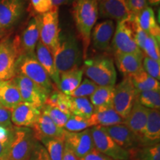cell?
Instances as JSON below:
<instances>
[{
	"mask_svg": "<svg viewBox=\"0 0 160 160\" xmlns=\"http://www.w3.org/2000/svg\"><path fill=\"white\" fill-rule=\"evenodd\" d=\"M22 102L19 90L13 78L0 82V104L4 108L11 111Z\"/></svg>",
	"mask_w": 160,
	"mask_h": 160,
	"instance_id": "603a6c76",
	"label": "cell"
},
{
	"mask_svg": "<svg viewBox=\"0 0 160 160\" xmlns=\"http://www.w3.org/2000/svg\"><path fill=\"white\" fill-rule=\"evenodd\" d=\"M13 80L19 90L23 102L29 103L41 109L51 91H48L23 76L16 75Z\"/></svg>",
	"mask_w": 160,
	"mask_h": 160,
	"instance_id": "8fae6325",
	"label": "cell"
},
{
	"mask_svg": "<svg viewBox=\"0 0 160 160\" xmlns=\"http://www.w3.org/2000/svg\"><path fill=\"white\" fill-rule=\"evenodd\" d=\"M98 88L97 84L93 82L89 79H85L81 82L77 88L71 94V97H83L87 98L93 93Z\"/></svg>",
	"mask_w": 160,
	"mask_h": 160,
	"instance_id": "f35d334b",
	"label": "cell"
},
{
	"mask_svg": "<svg viewBox=\"0 0 160 160\" xmlns=\"http://www.w3.org/2000/svg\"><path fill=\"white\" fill-rule=\"evenodd\" d=\"M160 112L159 110L148 109V119L143 134L144 145L159 143Z\"/></svg>",
	"mask_w": 160,
	"mask_h": 160,
	"instance_id": "d4e9b609",
	"label": "cell"
},
{
	"mask_svg": "<svg viewBox=\"0 0 160 160\" xmlns=\"http://www.w3.org/2000/svg\"><path fill=\"white\" fill-rule=\"evenodd\" d=\"M143 70L149 76L159 81L160 79V63L159 62L144 56L142 59Z\"/></svg>",
	"mask_w": 160,
	"mask_h": 160,
	"instance_id": "60d3db41",
	"label": "cell"
},
{
	"mask_svg": "<svg viewBox=\"0 0 160 160\" xmlns=\"http://www.w3.org/2000/svg\"><path fill=\"white\" fill-rule=\"evenodd\" d=\"M130 160H160L159 143L142 145L129 151Z\"/></svg>",
	"mask_w": 160,
	"mask_h": 160,
	"instance_id": "4dcf8cb0",
	"label": "cell"
},
{
	"mask_svg": "<svg viewBox=\"0 0 160 160\" xmlns=\"http://www.w3.org/2000/svg\"><path fill=\"white\" fill-rule=\"evenodd\" d=\"M40 113V108L22 102L11 110V122L16 127L31 128L37 121Z\"/></svg>",
	"mask_w": 160,
	"mask_h": 160,
	"instance_id": "e0dca14e",
	"label": "cell"
},
{
	"mask_svg": "<svg viewBox=\"0 0 160 160\" xmlns=\"http://www.w3.org/2000/svg\"><path fill=\"white\" fill-rule=\"evenodd\" d=\"M35 51V55L38 62L42 66L50 79L53 80L58 88L59 84V73L56 68L54 59L51 51L40 41L38 42Z\"/></svg>",
	"mask_w": 160,
	"mask_h": 160,
	"instance_id": "44dd1931",
	"label": "cell"
},
{
	"mask_svg": "<svg viewBox=\"0 0 160 160\" xmlns=\"http://www.w3.org/2000/svg\"><path fill=\"white\" fill-rule=\"evenodd\" d=\"M45 105L59 108L64 113L71 115L70 112L69 96L64 94L59 90L53 89L46 99Z\"/></svg>",
	"mask_w": 160,
	"mask_h": 160,
	"instance_id": "d6a6232c",
	"label": "cell"
},
{
	"mask_svg": "<svg viewBox=\"0 0 160 160\" xmlns=\"http://www.w3.org/2000/svg\"><path fill=\"white\" fill-rule=\"evenodd\" d=\"M146 2L150 7H157L160 4V0H146Z\"/></svg>",
	"mask_w": 160,
	"mask_h": 160,
	"instance_id": "681fc988",
	"label": "cell"
},
{
	"mask_svg": "<svg viewBox=\"0 0 160 160\" xmlns=\"http://www.w3.org/2000/svg\"><path fill=\"white\" fill-rule=\"evenodd\" d=\"M40 142L45 148L51 160H62L65 139L64 137H46Z\"/></svg>",
	"mask_w": 160,
	"mask_h": 160,
	"instance_id": "1f68e13d",
	"label": "cell"
},
{
	"mask_svg": "<svg viewBox=\"0 0 160 160\" xmlns=\"http://www.w3.org/2000/svg\"><path fill=\"white\" fill-rule=\"evenodd\" d=\"M135 15L118 22L114 34L112 39V48L113 53H134L144 57L142 51L139 49L134 38Z\"/></svg>",
	"mask_w": 160,
	"mask_h": 160,
	"instance_id": "277c9868",
	"label": "cell"
},
{
	"mask_svg": "<svg viewBox=\"0 0 160 160\" xmlns=\"http://www.w3.org/2000/svg\"><path fill=\"white\" fill-rule=\"evenodd\" d=\"M41 111L48 116V117L54 122L55 125H57L58 127L61 128H63L65 123L67 122L69 117H71V115L64 113L57 108L47 105H44L42 106Z\"/></svg>",
	"mask_w": 160,
	"mask_h": 160,
	"instance_id": "d590c367",
	"label": "cell"
},
{
	"mask_svg": "<svg viewBox=\"0 0 160 160\" xmlns=\"http://www.w3.org/2000/svg\"><path fill=\"white\" fill-rule=\"evenodd\" d=\"M115 29L113 20L107 19L97 24L92 30L91 36L93 47L99 51L108 50Z\"/></svg>",
	"mask_w": 160,
	"mask_h": 160,
	"instance_id": "ac0fdd59",
	"label": "cell"
},
{
	"mask_svg": "<svg viewBox=\"0 0 160 160\" xmlns=\"http://www.w3.org/2000/svg\"><path fill=\"white\" fill-rule=\"evenodd\" d=\"M91 128L88 119L71 114L63 128L69 132H79Z\"/></svg>",
	"mask_w": 160,
	"mask_h": 160,
	"instance_id": "8d00e7d4",
	"label": "cell"
},
{
	"mask_svg": "<svg viewBox=\"0 0 160 160\" xmlns=\"http://www.w3.org/2000/svg\"><path fill=\"white\" fill-rule=\"evenodd\" d=\"M16 75H21L49 91L54 89L51 79L34 54L20 56L16 62Z\"/></svg>",
	"mask_w": 160,
	"mask_h": 160,
	"instance_id": "5b68a950",
	"label": "cell"
},
{
	"mask_svg": "<svg viewBox=\"0 0 160 160\" xmlns=\"http://www.w3.org/2000/svg\"><path fill=\"white\" fill-rule=\"evenodd\" d=\"M36 139L40 142L46 137H64L65 130L58 127L45 113L41 111L37 121L31 128Z\"/></svg>",
	"mask_w": 160,
	"mask_h": 160,
	"instance_id": "ffe728a7",
	"label": "cell"
},
{
	"mask_svg": "<svg viewBox=\"0 0 160 160\" xmlns=\"http://www.w3.org/2000/svg\"><path fill=\"white\" fill-rule=\"evenodd\" d=\"M83 73L91 81L102 87H114L117 72L114 62L111 57L100 55L85 60Z\"/></svg>",
	"mask_w": 160,
	"mask_h": 160,
	"instance_id": "3957f363",
	"label": "cell"
},
{
	"mask_svg": "<svg viewBox=\"0 0 160 160\" xmlns=\"http://www.w3.org/2000/svg\"><path fill=\"white\" fill-rule=\"evenodd\" d=\"M114 55L117 68L125 77H130L143 70L144 57L125 53H116Z\"/></svg>",
	"mask_w": 160,
	"mask_h": 160,
	"instance_id": "7402d4cb",
	"label": "cell"
},
{
	"mask_svg": "<svg viewBox=\"0 0 160 160\" xmlns=\"http://www.w3.org/2000/svg\"><path fill=\"white\" fill-rule=\"evenodd\" d=\"M148 111V109L136 101L129 114L124 119L123 123L141 139L143 145V134L147 122Z\"/></svg>",
	"mask_w": 160,
	"mask_h": 160,
	"instance_id": "d6986e66",
	"label": "cell"
},
{
	"mask_svg": "<svg viewBox=\"0 0 160 160\" xmlns=\"http://www.w3.org/2000/svg\"><path fill=\"white\" fill-rule=\"evenodd\" d=\"M136 21L143 31L149 36L154 37L160 41V28L156 19L155 13L153 8L147 6L142 11L135 16Z\"/></svg>",
	"mask_w": 160,
	"mask_h": 160,
	"instance_id": "484cf974",
	"label": "cell"
},
{
	"mask_svg": "<svg viewBox=\"0 0 160 160\" xmlns=\"http://www.w3.org/2000/svg\"><path fill=\"white\" fill-rule=\"evenodd\" d=\"M14 125H0V159L7 160L13 136Z\"/></svg>",
	"mask_w": 160,
	"mask_h": 160,
	"instance_id": "e575fe53",
	"label": "cell"
},
{
	"mask_svg": "<svg viewBox=\"0 0 160 160\" xmlns=\"http://www.w3.org/2000/svg\"><path fill=\"white\" fill-rule=\"evenodd\" d=\"M100 17L120 22L133 14L130 11L128 0H98Z\"/></svg>",
	"mask_w": 160,
	"mask_h": 160,
	"instance_id": "5bb4252c",
	"label": "cell"
},
{
	"mask_svg": "<svg viewBox=\"0 0 160 160\" xmlns=\"http://www.w3.org/2000/svg\"><path fill=\"white\" fill-rule=\"evenodd\" d=\"M11 111L4 108L0 104V125L11 127L13 125L11 122Z\"/></svg>",
	"mask_w": 160,
	"mask_h": 160,
	"instance_id": "f6af8a7d",
	"label": "cell"
},
{
	"mask_svg": "<svg viewBox=\"0 0 160 160\" xmlns=\"http://www.w3.org/2000/svg\"><path fill=\"white\" fill-rule=\"evenodd\" d=\"M6 30H4L2 28H0V41L3 39L4 37L6 35Z\"/></svg>",
	"mask_w": 160,
	"mask_h": 160,
	"instance_id": "f907efd6",
	"label": "cell"
},
{
	"mask_svg": "<svg viewBox=\"0 0 160 160\" xmlns=\"http://www.w3.org/2000/svg\"><path fill=\"white\" fill-rule=\"evenodd\" d=\"M128 77L138 93L146 91L160 90L159 81L149 76L144 70Z\"/></svg>",
	"mask_w": 160,
	"mask_h": 160,
	"instance_id": "83f0119b",
	"label": "cell"
},
{
	"mask_svg": "<svg viewBox=\"0 0 160 160\" xmlns=\"http://www.w3.org/2000/svg\"><path fill=\"white\" fill-rule=\"evenodd\" d=\"M90 129L96 150L114 160H130L129 151L118 145L102 126H93Z\"/></svg>",
	"mask_w": 160,
	"mask_h": 160,
	"instance_id": "52a82bcc",
	"label": "cell"
},
{
	"mask_svg": "<svg viewBox=\"0 0 160 160\" xmlns=\"http://www.w3.org/2000/svg\"><path fill=\"white\" fill-rule=\"evenodd\" d=\"M39 41V17L34 16L30 20L21 35L12 40L19 56L34 54L36 46Z\"/></svg>",
	"mask_w": 160,
	"mask_h": 160,
	"instance_id": "30bf717a",
	"label": "cell"
},
{
	"mask_svg": "<svg viewBox=\"0 0 160 160\" xmlns=\"http://www.w3.org/2000/svg\"><path fill=\"white\" fill-rule=\"evenodd\" d=\"M143 53L146 57L160 62L159 42L151 36H148L143 48Z\"/></svg>",
	"mask_w": 160,
	"mask_h": 160,
	"instance_id": "74e56055",
	"label": "cell"
},
{
	"mask_svg": "<svg viewBox=\"0 0 160 160\" xmlns=\"http://www.w3.org/2000/svg\"><path fill=\"white\" fill-rule=\"evenodd\" d=\"M62 160H79L66 143H65L64 146Z\"/></svg>",
	"mask_w": 160,
	"mask_h": 160,
	"instance_id": "7dc6e473",
	"label": "cell"
},
{
	"mask_svg": "<svg viewBox=\"0 0 160 160\" xmlns=\"http://www.w3.org/2000/svg\"><path fill=\"white\" fill-rule=\"evenodd\" d=\"M28 160H51V159L42 144L37 141Z\"/></svg>",
	"mask_w": 160,
	"mask_h": 160,
	"instance_id": "b9f144b4",
	"label": "cell"
},
{
	"mask_svg": "<svg viewBox=\"0 0 160 160\" xmlns=\"http://www.w3.org/2000/svg\"><path fill=\"white\" fill-rule=\"evenodd\" d=\"M138 92L128 77L114 86L113 107L116 112L124 119L129 114L137 100Z\"/></svg>",
	"mask_w": 160,
	"mask_h": 160,
	"instance_id": "9c48e42d",
	"label": "cell"
},
{
	"mask_svg": "<svg viewBox=\"0 0 160 160\" xmlns=\"http://www.w3.org/2000/svg\"><path fill=\"white\" fill-rule=\"evenodd\" d=\"M113 95L114 87L98 86L93 94L90 96L89 100L94 108L113 107Z\"/></svg>",
	"mask_w": 160,
	"mask_h": 160,
	"instance_id": "f1b7e54d",
	"label": "cell"
},
{
	"mask_svg": "<svg viewBox=\"0 0 160 160\" xmlns=\"http://www.w3.org/2000/svg\"><path fill=\"white\" fill-rule=\"evenodd\" d=\"M148 109L159 110L160 108V92L159 91H146L137 93V100Z\"/></svg>",
	"mask_w": 160,
	"mask_h": 160,
	"instance_id": "836d02e7",
	"label": "cell"
},
{
	"mask_svg": "<svg viewBox=\"0 0 160 160\" xmlns=\"http://www.w3.org/2000/svg\"><path fill=\"white\" fill-rule=\"evenodd\" d=\"M19 58L12 40L0 41V82L8 81L16 76V62Z\"/></svg>",
	"mask_w": 160,
	"mask_h": 160,
	"instance_id": "7c38bea8",
	"label": "cell"
},
{
	"mask_svg": "<svg viewBox=\"0 0 160 160\" xmlns=\"http://www.w3.org/2000/svg\"><path fill=\"white\" fill-rule=\"evenodd\" d=\"M65 143L71 148L78 159H80L94 149L91 129L79 132L65 131Z\"/></svg>",
	"mask_w": 160,
	"mask_h": 160,
	"instance_id": "4fadbf2b",
	"label": "cell"
},
{
	"mask_svg": "<svg viewBox=\"0 0 160 160\" xmlns=\"http://www.w3.org/2000/svg\"><path fill=\"white\" fill-rule=\"evenodd\" d=\"M103 128L118 145L127 151H131L143 145L141 139L124 124Z\"/></svg>",
	"mask_w": 160,
	"mask_h": 160,
	"instance_id": "9a60e30c",
	"label": "cell"
},
{
	"mask_svg": "<svg viewBox=\"0 0 160 160\" xmlns=\"http://www.w3.org/2000/svg\"><path fill=\"white\" fill-rule=\"evenodd\" d=\"M148 36V34L140 28V26L138 25L137 21H136V24L134 26V38L136 43H137V46L139 48V49L142 51H143L144 45H145V40L147 39Z\"/></svg>",
	"mask_w": 160,
	"mask_h": 160,
	"instance_id": "7bdbcfd3",
	"label": "cell"
},
{
	"mask_svg": "<svg viewBox=\"0 0 160 160\" xmlns=\"http://www.w3.org/2000/svg\"><path fill=\"white\" fill-rule=\"evenodd\" d=\"M39 41L53 53L59 42L61 32L59 22V8L55 7L52 11L39 15Z\"/></svg>",
	"mask_w": 160,
	"mask_h": 160,
	"instance_id": "ba28073f",
	"label": "cell"
},
{
	"mask_svg": "<svg viewBox=\"0 0 160 160\" xmlns=\"http://www.w3.org/2000/svg\"><path fill=\"white\" fill-rule=\"evenodd\" d=\"M73 14L76 27L82 43L83 58H85L90 44L91 32L98 19V0H75Z\"/></svg>",
	"mask_w": 160,
	"mask_h": 160,
	"instance_id": "7a4b0ae2",
	"label": "cell"
},
{
	"mask_svg": "<svg viewBox=\"0 0 160 160\" xmlns=\"http://www.w3.org/2000/svg\"><path fill=\"white\" fill-rule=\"evenodd\" d=\"M55 8L52 0H30V11L34 16L42 15Z\"/></svg>",
	"mask_w": 160,
	"mask_h": 160,
	"instance_id": "ab89813d",
	"label": "cell"
},
{
	"mask_svg": "<svg viewBox=\"0 0 160 160\" xmlns=\"http://www.w3.org/2000/svg\"><path fill=\"white\" fill-rule=\"evenodd\" d=\"M130 11L133 15H137L145 8L147 7L148 4L146 0H128Z\"/></svg>",
	"mask_w": 160,
	"mask_h": 160,
	"instance_id": "ee69618b",
	"label": "cell"
},
{
	"mask_svg": "<svg viewBox=\"0 0 160 160\" xmlns=\"http://www.w3.org/2000/svg\"><path fill=\"white\" fill-rule=\"evenodd\" d=\"M24 0H0V28L13 27L23 14Z\"/></svg>",
	"mask_w": 160,
	"mask_h": 160,
	"instance_id": "2e32d148",
	"label": "cell"
},
{
	"mask_svg": "<svg viewBox=\"0 0 160 160\" xmlns=\"http://www.w3.org/2000/svg\"><path fill=\"white\" fill-rule=\"evenodd\" d=\"M82 75V68L60 73L58 90L64 94L71 96L81 83Z\"/></svg>",
	"mask_w": 160,
	"mask_h": 160,
	"instance_id": "4316f807",
	"label": "cell"
},
{
	"mask_svg": "<svg viewBox=\"0 0 160 160\" xmlns=\"http://www.w3.org/2000/svg\"><path fill=\"white\" fill-rule=\"evenodd\" d=\"M0 160H3V159H0Z\"/></svg>",
	"mask_w": 160,
	"mask_h": 160,
	"instance_id": "816d5d0a",
	"label": "cell"
},
{
	"mask_svg": "<svg viewBox=\"0 0 160 160\" xmlns=\"http://www.w3.org/2000/svg\"><path fill=\"white\" fill-rule=\"evenodd\" d=\"M75 0H52L53 5L59 8L61 5H68L74 2Z\"/></svg>",
	"mask_w": 160,
	"mask_h": 160,
	"instance_id": "c3c4849f",
	"label": "cell"
},
{
	"mask_svg": "<svg viewBox=\"0 0 160 160\" xmlns=\"http://www.w3.org/2000/svg\"><path fill=\"white\" fill-rule=\"evenodd\" d=\"M91 127L102 126L108 127L124 123V119L121 117L113 107L94 108L93 114L88 119Z\"/></svg>",
	"mask_w": 160,
	"mask_h": 160,
	"instance_id": "cb8c5ba5",
	"label": "cell"
},
{
	"mask_svg": "<svg viewBox=\"0 0 160 160\" xmlns=\"http://www.w3.org/2000/svg\"><path fill=\"white\" fill-rule=\"evenodd\" d=\"M70 112L71 114L89 119L93 114L94 107L88 98L69 96Z\"/></svg>",
	"mask_w": 160,
	"mask_h": 160,
	"instance_id": "f546056e",
	"label": "cell"
},
{
	"mask_svg": "<svg viewBox=\"0 0 160 160\" xmlns=\"http://www.w3.org/2000/svg\"><path fill=\"white\" fill-rule=\"evenodd\" d=\"M79 160H114L111 158H110L103 153H100L95 148L88 153L85 157L80 159Z\"/></svg>",
	"mask_w": 160,
	"mask_h": 160,
	"instance_id": "bcb514c9",
	"label": "cell"
},
{
	"mask_svg": "<svg viewBox=\"0 0 160 160\" xmlns=\"http://www.w3.org/2000/svg\"><path fill=\"white\" fill-rule=\"evenodd\" d=\"M37 142L31 128L14 126L7 160H28Z\"/></svg>",
	"mask_w": 160,
	"mask_h": 160,
	"instance_id": "8992f818",
	"label": "cell"
},
{
	"mask_svg": "<svg viewBox=\"0 0 160 160\" xmlns=\"http://www.w3.org/2000/svg\"><path fill=\"white\" fill-rule=\"evenodd\" d=\"M52 54L59 74L79 68L83 59L77 37L71 32H60L59 42Z\"/></svg>",
	"mask_w": 160,
	"mask_h": 160,
	"instance_id": "6da1fadb",
	"label": "cell"
}]
</instances>
